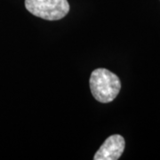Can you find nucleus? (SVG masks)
Masks as SVG:
<instances>
[{"instance_id": "nucleus-1", "label": "nucleus", "mask_w": 160, "mask_h": 160, "mask_svg": "<svg viewBox=\"0 0 160 160\" xmlns=\"http://www.w3.org/2000/svg\"><path fill=\"white\" fill-rule=\"evenodd\" d=\"M89 84L92 96L102 103L112 102L121 89L119 78L109 69L102 68L94 69L92 72Z\"/></svg>"}, {"instance_id": "nucleus-2", "label": "nucleus", "mask_w": 160, "mask_h": 160, "mask_svg": "<svg viewBox=\"0 0 160 160\" xmlns=\"http://www.w3.org/2000/svg\"><path fill=\"white\" fill-rule=\"evenodd\" d=\"M25 7L35 16L47 21H57L69 12L67 0H25Z\"/></svg>"}, {"instance_id": "nucleus-3", "label": "nucleus", "mask_w": 160, "mask_h": 160, "mask_svg": "<svg viewBox=\"0 0 160 160\" xmlns=\"http://www.w3.org/2000/svg\"><path fill=\"white\" fill-rule=\"evenodd\" d=\"M126 147L125 139L119 134L109 136L95 153L94 160H118L122 156Z\"/></svg>"}]
</instances>
